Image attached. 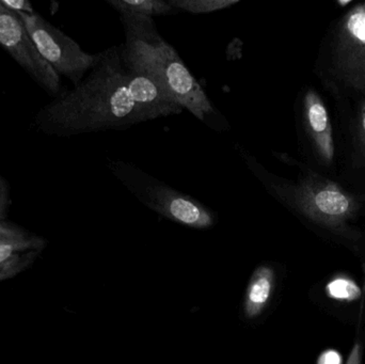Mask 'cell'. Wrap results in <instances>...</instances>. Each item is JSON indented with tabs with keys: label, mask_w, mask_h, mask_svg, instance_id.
<instances>
[{
	"label": "cell",
	"mask_w": 365,
	"mask_h": 364,
	"mask_svg": "<svg viewBox=\"0 0 365 364\" xmlns=\"http://www.w3.org/2000/svg\"><path fill=\"white\" fill-rule=\"evenodd\" d=\"M184 108L160 83L133 70L120 45L100 51L96 66L73 89L61 92L34 117L36 130L48 136L73 137L124 130Z\"/></svg>",
	"instance_id": "6da1fadb"
},
{
	"label": "cell",
	"mask_w": 365,
	"mask_h": 364,
	"mask_svg": "<svg viewBox=\"0 0 365 364\" xmlns=\"http://www.w3.org/2000/svg\"><path fill=\"white\" fill-rule=\"evenodd\" d=\"M120 21L125 40L120 44L124 61L169 92L177 102L212 130L229 128L215 108L201 83L191 74L177 49L158 31L153 19L122 12Z\"/></svg>",
	"instance_id": "7a4b0ae2"
},
{
	"label": "cell",
	"mask_w": 365,
	"mask_h": 364,
	"mask_svg": "<svg viewBox=\"0 0 365 364\" xmlns=\"http://www.w3.org/2000/svg\"><path fill=\"white\" fill-rule=\"evenodd\" d=\"M107 166L113 177L145 207L163 217L187 228H212L217 215L212 209L192 196L179 192L168 184L125 160H108Z\"/></svg>",
	"instance_id": "3957f363"
},
{
	"label": "cell",
	"mask_w": 365,
	"mask_h": 364,
	"mask_svg": "<svg viewBox=\"0 0 365 364\" xmlns=\"http://www.w3.org/2000/svg\"><path fill=\"white\" fill-rule=\"evenodd\" d=\"M17 15L45 61L60 77L68 78L74 87L81 83L96 66L100 53H90L83 51L76 41L36 12Z\"/></svg>",
	"instance_id": "277c9868"
},
{
	"label": "cell",
	"mask_w": 365,
	"mask_h": 364,
	"mask_svg": "<svg viewBox=\"0 0 365 364\" xmlns=\"http://www.w3.org/2000/svg\"><path fill=\"white\" fill-rule=\"evenodd\" d=\"M0 45L48 95L61 93V77L40 55L21 17L1 2Z\"/></svg>",
	"instance_id": "5b68a950"
},
{
	"label": "cell",
	"mask_w": 365,
	"mask_h": 364,
	"mask_svg": "<svg viewBox=\"0 0 365 364\" xmlns=\"http://www.w3.org/2000/svg\"><path fill=\"white\" fill-rule=\"evenodd\" d=\"M336 61L342 76L365 90V2L345 14L339 27Z\"/></svg>",
	"instance_id": "8992f818"
},
{
	"label": "cell",
	"mask_w": 365,
	"mask_h": 364,
	"mask_svg": "<svg viewBox=\"0 0 365 364\" xmlns=\"http://www.w3.org/2000/svg\"><path fill=\"white\" fill-rule=\"evenodd\" d=\"M304 122L322 160L330 164L334 157L332 126L323 100L313 90H309L304 98Z\"/></svg>",
	"instance_id": "52a82bcc"
},
{
	"label": "cell",
	"mask_w": 365,
	"mask_h": 364,
	"mask_svg": "<svg viewBox=\"0 0 365 364\" xmlns=\"http://www.w3.org/2000/svg\"><path fill=\"white\" fill-rule=\"evenodd\" d=\"M274 273L270 267L261 266L253 273L245 297V314L252 320L263 313L274 290Z\"/></svg>",
	"instance_id": "ba28073f"
},
{
	"label": "cell",
	"mask_w": 365,
	"mask_h": 364,
	"mask_svg": "<svg viewBox=\"0 0 365 364\" xmlns=\"http://www.w3.org/2000/svg\"><path fill=\"white\" fill-rule=\"evenodd\" d=\"M44 249L34 246H0V282L12 279L29 269Z\"/></svg>",
	"instance_id": "9c48e42d"
},
{
	"label": "cell",
	"mask_w": 365,
	"mask_h": 364,
	"mask_svg": "<svg viewBox=\"0 0 365 364\" xmlns=\"http://www.w3.org/2000/svg\"><path fill=\"white\" fill-rule=\"evenodd\" d=\"M106 2L117 12L133 13L150 19L173 16L180 13L169 0H106Z\"/></svg>",
	"instance_id": "30bf717a"
},
{
	"label": "cell",
	"mask_w": 365,
	"mask_h": 364,
	"mask_svg": "<svg viewBox=\"0 0 365 364\" xmlns=\"http://www.w3.org/2000/svg\"><path fill=\"white\" fill-rule=\"evenodd\" d=\"M4 245L46 248L47 241L44 237L6 220L0 222V246Z\"/></svg>",
	"instance_id": "8fae6325"
},
{
	"label": "cell",
	"mask_w": 365,
	"mask_h": 364,
	"mask_svg": "<svg viewBox=\"0 0 365 364\" xmlns=\"http://www.w3.org/2000/svg\"><path fill=\"white\" fill-rule=\"evenodd\" d=\"M171 6L179 12L190 14H207L231 8L240 0H169Z\"/></svg>",
	"instance_id": "7c38bea8"
},
{
	"label": "cell",
	"mask_w": 365,
	"mask_h": 364,
	"mask_svg": "<svg viewBox=\"0 0 365 364\" xmlns=\"http://www.w3.org/2000/svg\"><path fill=\"white\" fill-rule=\"evenodd\" d=\"M326 292L330 298L344 303H353L362 296L360 286L354 280L345 277L331 280L326 286Z\"/></svg>",
	"instance_id": "4fadbf2b"
},
{
	"label": "cell",
	"mask_w": 365,
	"mask_h": 364,
	"mask_svg": "<svg viewBox=\"0 0 365 364\" xmlns=\"http://www.w3.org/2000/svg\"><path fill=\"white\" fill-rule=\"evenodd\" d=\"M12 199L9 182L0 175V222H6L10 212Z\"/></svg>",
	"instance_id": "5bb4252c"
},
{
	"label": "cell",
	"mask_w": 365,
	"mask_h": 364,
	"mask_svg": "<svg viewBox=\"0 0 365 364\" xmlns=\"http://www.w3.org/2000/svg\"><path fill=\"white\" fill-rule=\"evenodd\" d=\"M2 4L9 10L16 14H34V6L28 0H0Z\"/></svg>",
	"instance_id": "9a60e30c"
},
{
	"label": "cell",
	"mask_w": 365,
	"mask_h": 364,
	"mask_svg": "<svg viewBox=\"0 0 365 364\" xmlns=\"http://www.w3.org/2000/svg\"><path fill=\"white\" fill-rule=\"evenodd\" d=\"M317 364H342V357L336 350H326L319 356Z\"/></svg>",
	"instance_id": "2e32d148"
},
{
	"label": "cell",
	"mask_w": 365,
	"mask_h": 364,
	"mask_svg": "<svg viewBox=\"0 0 365 364\" xmlns=\"http://www.w3.org/2000/svg\"><path fill=\"white\" fill-rule=\"evenodd\" d=\"M362 363V348L359 342L354 345L351 350V355H349V360L346 364H361Z\"/></svg>",
	"instance_id": "e0dca14e"
},
{
	"label": "cell",
	"mask_w": 365,
	"mask_h": 364,
	"mask_svg": "<svg viewBox=\"0 0 365 364\" xmlns=\"http://www.w3.org/2000/svg\"><path fill=\"white\" fill-rule=\"evenodd\" d=\"M361 130H362V137H364V140L365 143V102L361 107Z\"/></svg>",
	"instance_id": "ac0fdd59"
},
{
	"label": "cell",
	"mask_w": 365,
	"mask_h": 364,
	"mask_svg": "<svg viewBox=\"0 0 365 364\" xmlns=\"http://www.w3.org/2000/svg\"><path fill=\"white\" fill-rule=\"evenodd\" d=\"M351 1H339V4H341V6H345V4H349Z\"/></svg>",
	"instance_id": "d6986e66"
},
{
	"label": "cell",
	"mask_w": 365,
	"mask_h": 364,
	"mask_svg": "<svg viewBox=\"0 0 365 364\" xmlns=\"http://www.w3.org/2000/svg\"><path fill=\"white\" fill-rule=\"evenodd\" d=\"M364 273H365V263H364Z\"/></svg>",
	"instance_id": "ffe728a7"
}]
</instances>
